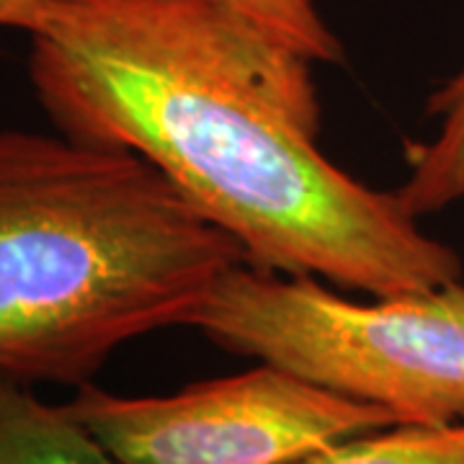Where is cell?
I'll list each match as a JSON object with an SVG mask.
<instances>
[{
	"mask_svg": "<svg viewBox=\"0 0 464 464\" xmlns=\"http://www.w3.org/2000/svg\"><path fill=\"white\" fill-rule=\"evenodd\" d=\"M188 325L323 390L380 405L398 423L464 420L462 282L362 304L313 276L279 279L237 264Z\"/></svg>",
	"mask_w": 464,
	"mask_h": 464,
	"instance_id": "3957f363",
	"label": "cell"
},
{
	"mask_svg": "<svg viewBox=\"0 0 464 464\" xmlns=\"http://www.w3.org/2000/svg\"><path fill=\"white\" fill-rule=\"evenodd\" d=\"M29 36L57 130L145 158L248 264L374 297L462 279L395 191L320 152L313 60L219 0H60Z\"/></svg>",
	"mask_w": 464,
	"mask_h": 464,
	"instance_id": "6da1fadb",
	"label": "cell"
},
{
	"mask_svg": "<svg viewBox=\"0 0 464 464\" xmlns=\"http://www.w3.org/2000/svg\"><path fill=\"white\" fill-rule=\"evenodd\" d=\"M297 464H464V420L384 426L320 449Z\"/></svg>",
	"mask_w": 464,
	"mask_h": 464,
	"instance_id": "52a82bcc",
	"label": "cell"
},
{
	"mask_svg": "<svg viewBox=\"0 0 464 464\" xmlns=\"http://www.w3.org/2000/svg\"><path fill=\"white\" fill-rule=\"evenodd\" d=\"M65 405L121 464H297L398 423L380 405L274 364L158 398H124L88 382Z\"/></svg>",
	"mask_w": 464,
	"mask_h": 464,
	"instance_id": "277c9868",
	"label": "cell"
},
{
	"mask_svg": "<svg viewBox=\"0 0 464 464\" xmlns=\"http://www.w3.org/2000/svg\"><path fill=\"white\" fill-rule=\"evenodd\" d=\"M60 0H0V29L32 34Z\"/></svg>",
	"mask_w": 464,
	"mask_h": 464,
	"instance_id": "9c48e42d",
	"label": "cell"
},
{
	"mask_svg": "<svg viewBox=\"0 0 464 464\" xmlns=\"http://www.w3.org/2000/svg\"><path fill=\"white\" fill-rule=\"evenodd\" d=\"M313 63H341L343 47L313 0H219Z\"/></svg>",
	"mask_w": 464,
	"mask_h": 464,
	"instance_id": "ba28073f",
	"label": "cell"
},
{
	"mask_svg": "<svg viewBox=\"0 0 464 464\" xmlns=\"http://www.w3.org/2000/svg\"><path fill=\"white\" fill-rule=\"evenodd\" d=\"M237 264L145 158L0 130V377L88 384L121 343L188 325Z\"/></svg>",
	"mask_w": 464,
	"mask_h": 464,
	"instance_id": "7a4b0ae2",
	"label": "cell"
},
{
	"mask_svg": "<svg viewBox=\"0 0 464 464\" xmlns=\"http://www.w3.org/2000/svg\"><path fill=\"white\" fill-rule=\"evenodd\" d=\"M429 114L439 116V134L431 142L408 145V179L395 191L415 217L464 199V67L433 93Z\"/></svg>",
	"mask_w": 464,
	"mask_h": 464,
	"instance_id": "8992f818",
	"label": "cell"
},
{
	"mask_svg": "<svg viewBox=\"0 0 464 464\" xmlns=\"http://www.w3.org/2000/svg\"><path fill=\"white\" fill-rule=\"evenodd\" d=\"M0 464H121L67 405H47L32 384L0 377Z\"/></svg>",
	"mask_w": 464,
	"mask_h": 464,
	"instance_id": "5b68a950",
	"label": "cell"
}]
</instances>
